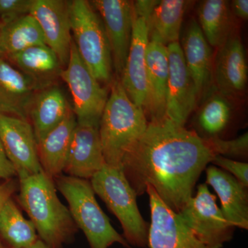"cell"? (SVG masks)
Returning <instances> with one entry per match:
<instances>
[{"mask_svg": "<svg viewBox=\"0 0 248 248\" xmlns=\"http://www.w3.org/2000/svg\"><path fill=\"white\" fill-rule=\"evenodd\" d=\"M211 163L218 166L220 169L226 170L229 172V174L236 178L243 185L248 187V164L247 163L235 161L221 155H215Z\"/></svg>", "mask_w": 248, "mask_h": 248, "instance_id": "obj_31", "label": "cell"}, {"mask_svg": "<svg viewBox=\"0 0 248 248\" xmlns=\"http://www.w3.org/2000/svg\"><path fill=\"white\" fill-rule=\"evenodd\" d=\"M215 154L205 138L169 120L148 122L124 155L122 169L141 196L151 186L173 211L179 213Z\"/></svg>", "mask_w": 248, "mask_h": 248, "instance_id": "obj_1", "label": "cell"}, {"mask_svg": "<svg viewBox=\"0 0 248 248\" xmlns=\"http://www.w3.org/2000/svg\"><path fill=\"white\" fill-rule=\"evenodd\" d=\"M76 124V116L72 108L64 120L37 143L42 170L53 179L63 172Z\"/></svg>", "mask_w": 248, "mask_h": 248, "instance_id": "obj_22", "label": "cell"}, {"mask_svg": "<svg viewBox=\"0 0 248 248\" xmlns=\"http://www.w3.org/2000/svg\"><path fill=\"white\" fill-rule=\"evenodd\" d=\"M210 150L215 155L242 157L248 155V135L244 134L238 138L232 140H224L218 136L205 138Z\"/></svg>", "mask_w": 248, "mask_h": 248, "instance_id": "obj_29", "label": "cell"}, {"mask_svg": "<svg viewBox=\"0 0 248 248\" xmlns=\"http://www.w3.org/2000/svg\"><path fill=\"white\" fill-rule=\"evenodd\" d=\"M0 142L19 180L43 171L29 121L0 114Z\"/></svg>", "mask_w": 248, "mask_h": 248, "instance_id": "obj_9", "label": "cell"}, {"mask_svg": "<svg viewBox=\"0 0 248 248\" xmlns=\"http://www.w3.org/2000/svg\"><path fill=\"white\" fill-rule=\"evenodd\" d=\"M40 45H46L45 36L31 14L1 29L0 49L2 58H9L29 47Z\"/></svg>", "mask_w": 248, "mask_h": 248, "instance_id": "obj_26", "label": "cell"}, {"mask_svg": "<svg viewBox=\"0 0 248 248\" xmlns=\"http://www.w3.org/2000/svg\"><path fill=\"white\" fill-rule=\"evenodd\" d=\"M104 165L99 125L77 122L63 172L91 180Z\"/></svg>", "mask_w": 248, "mask_h": 248, "instance_id": "obj_14", "label": "cell"}, {"mask_svg": "<svg viewBox=\"0 0 248 248\" xmlns=\"http://www.w3.org/2000/svg\"><path fill=\"white\" fill-rule=\"evenodd\" d=\"M53 180L57 190L68 202L71 216L78 229L84 232L90 248H109L115 244L130 248L99 206L90 180L64 174Z\"/></svg>", "mask_w": 248, "mask_h": 248, "instance_id": "obj_4", "label": "cell"}, {"mask_svg": "<svg viewBox=\"0 0 248 248\" xmlns=\"http://www.w3.org/2000/svg\"><path fill=\"white\" fill-rule=\"evenodd\" d=\"M29 248H48V247L40 239H39L35 244Z\"/></svg>", "mask_w": 248, "mask_h": 248, "instance_id": "obj_35", "label": "cell"}, {"mask_svg": "<svg viewBox=\"0 0 248 248\" xmlns=\"http://www.w3.org/2000/svg\"><path fill=\"white\" fill-rule=\"evenodd\" d=\"M104 24L112 55V66L122 76L128 56L133 24V1L94 0L90 1Z\"/></svg>", "mask_w": 248, "mask_h": 248, "instance_id": "obj_12", "label": "cell"}, {"mask_svg": "<svg viewBox=\"0 0 248 248\" xmlns=\"http://www.w3.org/2000/svg\"><path fill=\"white\" fill-rule=\"evenodd\" d=\"M198 23L210 46L220 47L228 38L230 11L225 0H205L198 7Z\"/></svg>", "mask_w": 248, "mask_h": 248, "instance_id": "obj_27", "label": "cell"}, {"mask_svg": "<svg viewBox=\"0 0 248 248\" xmlns=\"http://www.w3.org/2000/svg\"><path fill=\"white\" fill-rule=\"evenodd\" d=\"M169 76L167 46L149 40L146 51V97L144 110L148 122L166 120V96Z\"/></svg>", "mask_w": 248, "mask_h": 248, "instance_id": "obj_17", "label": "cell"}, {"mask_svg": "<svg viewBox=\"0 0 248 248\" xmlns=\"http://www.w3.org/2000/svg\"><path fill=\"white\" fill-rule=\"evenodd\" d=\"M42 89L35 80L0 58V114L29 121L31 103Z\"/></svg>", "mask_w": 248, "mask_h": 248, "instance_id": "obj_16", "label": "cell"}, {"mask_svg": "<svg viewBox=\"0 0 248 248\" xmlns=\"http://www.w3.org/2000/svg\"><path fill=\"white\" fill-rule=\"evenodd\" d=\"M30 14L40 25L46 45L57 54L64 68L69 60L73 41L71 1L33 0Z\"/></svg>", "mask_w": 248, "mask_h": 248, "instance_id": "obj_13", "label": "cell"}, {"mask_svg": "<svg viewBox=\"0 0 248 248\" xmlns=\"http://www.w3.org/2000/svg\"><path fill=\"white\" fill-rule=\"evenodd\" d=\"M1 28L0 27V33H1ZM0 58H2V57H1V49H0Z\"/></svg>", "mask_w": 248, "mask_h": 248, "instance_id": "obj_36", "label": "cell"}, {"mask_svg": "<svg viewBox=\"0 0 248 248\" xmlns=\"http://www.w3.org/2000/svg\"><path fill=\"white\" fill-rule=\"evenodd\" d=\"M33 0H0V27L30 14Z\"/></svg>", "mask_w": 248, "mask_h": 248, "instance_id": "obj_30", "label": "cell"}, {"mask_svg": "<svg viewBox=\"0 0 248 248\" xmlns=\"http://www.w3.org/2000/svg\"><path fill=\"white\" fill-rule=\"evenodd\" d=\"M60 77L71 93L77 122L99 125L108 94L80 58L73 41L69 60Z\"/></svg>", "mask_w": 248, "mask_h": 248, "instance_id": "obj_8", "label": "cell"}, {"mask_svg": "<svg viewBox=\"0 0 248 248\" xmlns=\"http://www.w3.org/2000/svg\"><path fill=\"white\" fill-rule=\"evenodd\" d=\"M184 0H161L146 19L149 40L167 46L179 42L186 8Z\"/></svg>", "mask_w": 248, "mask_h": 248, "instance_id": "obj_24", "label": "cell"}, {"mask_svg": "<svg viewBox=\"0 0 248 248\" xmlns=\"http://www.w3.org/2000/svg\"><path fill=\"white\" fill-rule=\"evenodd\" d=\"M90 182L94 193L120 221L123 237L129 246L141 248L148 246L149 225L139 210L138 195L122 169L104 165Z\"/></svg>", "mask_w": 248, "mask_h": 248, "instance_id": "obj_5", "label": "cell"}, {"mask_svg": "<svg viewBox=\"0 0 248 248\" xmlns=\"http://www.w3.org/2000/svg\"><path fill=\"white\" fill-rule=\"evenodd\" d=\"M16 177L14 166L6 157L0 142V182Z\"/></svg>", "mask_w": 248, "mask_h": 248, "instance_id": "obj_33", "label": "cell"}, {"mask_svg": "<svg viewBox=\"0 0 248 248\" xmlns=\"http://www.w3.org/2000/svg\"><path fill=\"white\" fill-rule=\"evenodd\" d=\"M19 182L17 178H11L0 182V211L6 201L19 190ZM0 248H4L0 241Z\"/></svg>", "mask_w": 248, "mask_h": 248, "instance_id": "obj_32", "label": "cell"}, {"mask_svg": "<svg viewBox=\"0 0 248 248\" xmlns=\"http://www.w3.org/2000/svg\"><path fill=\"white\" fill-rule=\"evenodd\" d=\"M73 42L80 58L99 82L109 83L112 61L110 45L102 19L86 0L71 1Z\"/></svg>", "mask_w": 248, "mask_h": 248, "instance_id": "obj_6", "label": "cell"}, {"mask_svg": "<svg viewBox=\"0 0 248 248\" xmlns=\"http://www.w3.org/2000/svg\"><path fill=\"white\" fill-rule=\"evenodd\" d=\"M149 42L146 18L133 9V32L121 84L130 100L143 109L146 97V51Z\"/></svg>", "mask_w": 248, "mask_h": 248, "instance_id": "obj_15", "label": "cell"}, {"mask_svg": "<svg viewBox=\"0 0 248 248\" xmlns=\"http://www.w3.org/2000/svg\"><path fill=\"white\" fill-rule=\"evenodd\" d=\"M148 124L144 110L130 100L120 80L115 81L99 122L106 164L122 169L124 155L146 131Z\"/></svg>", "mask_w": 248, "mask_h": 248, "instance_id": "obj_3", "label": "cell"}, {"mask_svg": "<svg viewBox=\"0 0 248 248\" xmlns=\"http://www.w3.org/2000/svg\"><path fill=\"white\" fill-rule=\"evenodd\" d=\"M64 93L58 86H50L37 93L29 110L37 143L58 126L71 110Z\"/></svg>", "mask_w": 248, "mask_h": 248, "instance_id": "obj_21", "label": "cell"}, {"mask_svg": "<svg viewBox=\"0 0 248 248\" xmlns=\"http://www.w3.org/2000/svg\"><path fill=\"white\" fill-rule=\"evenodd\" d=\"M169 76L166 96V120L185 126L189 116L199 102L195 83L191 77L179 42L167 46Z\"/></svg>", "mask_w": 248, "mask_h": 248, "instance_id": "obj_11", "label": "cell"}, {"mask_svg": "<svg viewBox=\"0 0 248 248\" xmlns=\"http://www.w3.org/2000/svg\"><path fill=\"white\" fill-rule=\"evenodd\" d=\"M151 222L148 232L149 248H208L186 226L179 214L161 200L153 187L147 186Z\"/></svg>", "mask_w": 248, "mask_h": 248, "instance_id": "obj_10", "label": "cell"}, {"mask_svg": "<svg viewBox=\"0 0 248 248\" xmlns=\"http://www.w3.org/2000/svg\"><path fill=\"white\" fill-rule=\"evenodd\" d=\"M232 9L234 11L235 16L244 20H247L248 18V0H234L232 1Z\"/></svg>", "mask_w": 248, "mask_h": 248, "instance_id": "obj_34", "label": "cell"}, {"mask_svg": "<svg viewBox=\"0 0 248 248\" xmlns=\"http://www.w3.org/2000/svg\"><path fill=\"white\" fill-rule=\"evenodd\" d=\"M181 48L200 102L211 93L214 63L211 46L195 19H192L187 24Z\"/></svg>", "mask_w": 248, "mask_h": 248, "instance_id": "obj_18", "label": "cell"}, {"mask_svg": "<svg viewBox=\"0 0 248 248\" xmlns=\"http://www.w3.org/2000/svg\"><path fill=\"white\" fill-rule=\"evenodd\" d=\"M179 216L186 226L208 248H222L234 235L232 226L217 205L207 184L199 185L197 195L187 201Z\"/></svg>", "mask_w": 248, "mask_h": 248, "instance_id": "obj_7", "label": "cell"}, {"mask_svg": "<svg viewBox=\"0 0 248 248\" xmlns=\"http://www.w3.org/2000/svg\"><path fill=\"white\" fill-rule=\"evenodd\" d=\"M19 182L17 201L30 217L39 239L48 248H63L74 241L79 229L59 199L53 179L42 171Z\"/></svg>", "mask_w": 248, "mask_h": 248, "instance_id": "obj_2", "label": "cell"}, {"mask_svg": "<svg viewBox=\"0 0 248 248\" xmlns=\"http://www.w3.org/2000/svg\"><path fill=\"white\" fill-rule=\"evenodd\" d=\"M39 239L35 227L26 219L13 197L0 211V241L4 248H29Z\"/></svg>", "mask_w": 248, "mask_h": 248, "instance_id": "obj_25", "label": "cell"}, {"mask_svg": "<svg viewBox=\"0 0 248 248\" xmlns=\"http://www.w3.org/2000/svg\"><path fill=\"white\" fill-rule=\"evenodd\" d=\"M208 97L199 113V124L209 137L217 136L229 122L231 107L228 99L221 93H210Z\"/></svg>", "mask_w": 248, "mask_h": 248, "instance_id": "obj_28", "label": "cell"}, {"mask_svg": "<svg viewBox=\"0 0 248 248\" xmlns=\"http://www.w3.org/2000/svg\"><path fill=\"white\" fill-rule=\"evenodd\" d=\"M213 79L223 96H237L244 92L248 81V64L239 37H228L219 47L213 65Z\"/></svg>", "mask_w": 248, "mask_h": 248, "instance_id": "obj_19", "label": "cell"}, {"mask_svg": "<svg viewBox=\"0 0 248 248\" xmlns=\"http://www.w3.org/2000/svg\"><path fill=\"white\" fill-rule=\"evenodd\" d=\"M211 186L221 202V210L234 228L248 229V187L231 174L215 166L206 169V184Z\"/></svg>", "mask_w": 248, "mask_h": 248, "instance_id": "obj_20", "label": "cell"}, {"mask_svg": "<svg viewBox=\"0 0 248 248\" xmlns=\"http://www.w3.org/2000/svg\"><path fill=\"white\" fill-rule=\"evenodd\" d=\"M14 66L43 89L52 86L63 68L57 54L46 45L29 47L7 58Z\"/></svg>", "mask_w": 248, "mask_h": 248, "instance_id": "obj_23", "label": "cell"}]
</instances>
